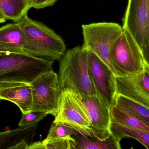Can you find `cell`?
Wrapping results in <instances>:
<instances>
[{"label":"cell","mask_w":149,"mask_h":149,"mask_svg":"<svg viewBox=\"0 0 149 149\" xmlns=\"http://www.w3.org/2000/svg\"><path fill=\"white\" fill-rule=\"evenodd\" d=\"M82 29L83 49L95 54L115 74L110 63L109 53L123 31L122 26L117 23L103 22L83 24Z\"/></svg>","instance_id":"5b68a950"},{"label":"cell","mask_w":149,"mask_h":149,"mask_svg":"<svg viewBox=\"0 0 149 149\" xmlns=\"http://www.w3.org/2000/svg\"><path fill=\"white\" fill-rule=\"evenodd\" d=\"M2 100L15 104L22 114L31 112L32 96L30 84L14 82L0 83V100Z\"/></svg>","instance_id":"7c38bea8"},{"label":"cell","mask_w":149,"mask_h":149,"mask_svg":"<svg viewBox=\"0 0 149 149\" xmlns=\"http://www.w3.org/2000/svg\"><path fill=\"white\" fill-rule=\"evenodd\" d=\"M26 149H46L43 142L38 141L28 144Z\"/></svg>","instance_id":"cb8c5ba5"},{"label":"cell","mask_w":149,"mask_h":149,"mask_svg":"<svg viewBox=\"0 0 149 149\" xmlns=\"http://www.w3.org/2000/svg\"><path fill=\"white\" fill-rule=\"evenodd\" d=\"M38 123L24 128L0 132V149H7L21 142L31 143L36 133Z\"/></svg>","instance_id":"5bb4252c"},{"label":"cell","mask_w":149,"mask_h":149,"mask_svg":"<svg viewBox=\"0 0 149 149\" xmlns=\"http://www.w3.org/2000/svg\"><path fill=\"white\" fill-rule=\"evenodd\" d=\"M116 95H120L149 107V69L140 74L115 76Z\"/></svg>","instance_id":"8fae6325"},{"label":"cell","mask_w":149,"mask_h":149,"mask_svg":"<svg viewBox=\"0 0 149 149\" xmlns=\"http://www.w3.org/2000/svg\"><path fill=\"white\" fill-rule=\"evenodd\" d=\"M17 23L23 33V50L26 55L54 61L61 59L66 46L63 38L54 31L27 15Z\"/></svg>","instance_id":"6da1fadb"},{"label":"cell","mask_w":149,"mask_h":149,"mask_svg":"<svg viewBox=\"0 0 149 149\" xmlns=\"http://www.w3.org/2000/svg\"><path fill=\"white\" fill-rule=\"evenodd\" d=\"M109 59L116 76L136 75L149 69L139 46L124 30L110 50Z\"/></svg>","instance_id":"277c9868"},{"label":"cell","mask_w":149,"mask_h":149,"mask_svg":"<svg viewBox=\"0 0 149 149\" xmlns=\"http://www.w3.org/2000/svg\"><path fill=\"white\" fill-rule=\"evenodd\" d=\"M87 71L89 79L98 94L111 107L116 96L115 76L113 71L99 57L87 51Z\"/></svg>","instance_id":"9c48e42d"},{"label":"cell","mask_w":149,"mask_h":149,"mask_svg":"<svg viewBox=\"0 0 149 149\" xmlns=\"http://www.w3.org/2000/svg\"><path fill=\"white\" fill-rule=\"evenodd\" d=\"M54 62L25 54H0V83L30 84L42 73L52 70Z\"/></svg>","instance_id":"3957f363"},{"label":"cell","mask_w":149,"mask_h":149,"mask_svg":"<svg viewBox=\"0 0 149 149\" xmlns=\"http://www.w3.org/2000/svg\"><path fill=\"white\" fill-rule=\"evenodd\" d=\"M6 20H7V19L5 18V17L0 12V24L5 22Z\"/></svg>","instance_id":"4316f807"},{"label":"cell","mask_w":149,"mask_h":149,"mask_svg":"<svg viewBox=\"0 0 149 149\" xmlns=\"http://www.w3.org/2000/svg\"><path fill=\"white\" fill-rule=\"evenodd\" d=\"M29 144V143L25 141H23L16 145L11 146L7 149H26L27 145Z\"/></svg>","instance_id":"484cf974"},{"label":"cell","mask_w":149,"mask_h":149,"mask_svg":"<svg viewBox=\"0 0 149 149\" xmlns=\"http://www.w3.org/2000/svg\"><path fill=\"white\" fill-rule=\"evenodd\" d=\"M79 99L91 123L93 137L100 141L106 140L111 134V107L98 94Z\"/></svg>","instance_id":"30bf717a"},{"label":"cell","mask_w":149,"mask_h":149,"mask_svg":"<svg viewBox=\"0 0 149 149\" xmlns=\"http://www.w3.org/2000/svg\"><path fill=\"white\" fill-rule=\"evenodd\" d=\"M122 28L132 37L149 63V0H128Z\"/></svg>","instance_id":"52a82bcc"},{"label":"cell","mask_w":149,"mask_h":149,"mask_svg":"<svg viewBox=\"0 0 149 149\" xmlns=\"http://www.w3.org/2000/svg\"><path fill=\"white\" fill-rule=\"evenodd\" d=\"M120 142L111 134L104 141L90 140L82 136L78 143L80 149H122Z\"/></svg>","instance_id":"d6986e66"},{"label":"cell","mask_w":149,"mask_h":149,"mask_svg":"<svg viewBox=\"0 0 149 149\" xmlns=\"http://www.w3.org/2000/svg\"><path fill=\"white\" fill-rule=\"evenodd\" d=\"M68 138L58 139L43 143L46 149H68Z\"/></svg>","instance_id":"7402d4cb"},{"label":"cell","mask_w":149,"mask_h":149,"mask_svg":"<svg viewBox=\"0 0 149 149\" xmlns=\"http://www.w3.org/2000/svg\"><path fill=\"white\" fill-rule=\"evenodd\" d=\"M87 51L82 46L70 49L59 60V80L62 91L69 90L79 98L97 94L87 71Z\"/></svg>","instance_id":"7a4b0ae2"},{"label":"cell","mask_w":149,"mask_h":149,"mask_svg":"<svg viewBox=\"0 0 149 149\" xmlns=\"http://www.w3.org/2000/svg\"><path fill=\"white\" fill-rule=\"evenodd\" d=\"M110 131L111 134L120 141L123 138H133L141 143L146 148L149 149V132L112 122L110 124Z\"/></svg>","instance_id":"e0dca14e"},{"label":"cell","mask_w":149,"mask_h":149,"mask_svg":"<svg viewBox=\"0 0 149 149\" xmlns=\"http://www.w3.org/2000/svg\"><path fill=\"white\" fill-rule=\"evenodd\" d=\"M31 111L43 112L56 117L59 110L62 91L58 75L53 70L43 72L30 84Z\"/></svg>","instance_id":"8992f818"},{"label":"cell","mask_w":149,"mask_h":149,"mask_svg":"<svg viewBox=\"0 0 149 149\" xmlns=\"http://www.w3.org/2000/svg\"><path fill=\"white\" fill-rule=\"evenodd\" d=\"M80 134L78 130L64 123L53 122L46 138L43 141L46 143L50 141L71 137L73 135Z\"/></svg>","instance_id":"ffe728a7"},{"label":"cell","mask_w":149,"mask_h":149,"mask_svg":"<svg viewBox=\"0 0 149 149\" xmlns=\"http://www.w3.org/2000/svg\"><path fill=\"white\" fill-rule=\"evenodd\" d=\"M23 46V33L18 23L0 28V54H25Z\"/></svg>","instance_id":"4fadbf2b"},{"label":"cell","mask_w":149,"mask_h":149,"mask_svg":"<svg viewBox=\"0 0 149 149\" xmlns=\"http://www.w3.org/2000/svg\"><path fill=\"white\" fill-rule=\"evenodd\" d=\"M54 122L71 125L85 137H93L91 124L78 96L72 91H63L59 110Z\"/></svg>","instance_id":"ba28073f"},{"label":"cell","mask_w":149,"mask_h":149,"mask_svg":"<svg viewBox=\"0 0 149 149\" xmlns=\"http://www.w3.org/2000/svg\"><path fill=\"white\" fill-rule=\"evenodd\" d=\"M68 149H80L78 143L72 137L68 138Z\"/></svg>","instance_id":"d4e9b609"},{"label":"cell","mask_w":149,"mask_h":149,"mask_svg":"<svg viewBox=\"0 0 149 149\" xmlns=\"http://www.w3.org/2000/svg\"><path fill=\"white\" fill-rule=\"evenodd\" d=\"M31 8L29 0H0V12L7 20L17 22Z\"/></svg>","instance_id":"9a60e30c"},{"label":"cell","mask_w":149,"mask_h":149,"mask_svg":"<svg viewBox=\"0 0 149 149\" xmlns=\"http://www.w3.org/2000/svg\"><path fill=\"white\" fill-rule=\"evenodd\" d=\"M134 149V148H133V147H132V148H130V149Z\"/></svg>","instance_id":"83f0119b"},{"label":"cell","mask_w":149,"mask_h":149,"mask_svg":"<svg viewBox=\"0 0 149 149\" xmlns=\"http://www.w3.org/2000/svg\"><path fill=\"white\" fill-rule=\"evenodd\" d=\"M114 105L122 109L149 125V107L120 95H116Z\"/></svg>","instance_id":"ac0fdd59"},{"label":"cell","mask_w":149,"mask_h":149,"mask_svg":"<svg viewBox=\"0 0 149 149\" xmlns=\"http://www.w3.org/2000/svg\"><path fill=\"white\" fill-rule=\"evenodd\" d=\"M110 118L112 122L149 132V125L116 105L111 107Z\"/></svg>","instance_id":"2e32d148"},{"label":"cell","mask_w":149,"mask_h":149,"mask_svg":"<svg viewBox=\"0 0 149 149\" xmlns=\"http://www.w3.org/2000/svg\"><path fill=\"white\" fill-rule=\"evenodd\" d=\"M58 0H29L31 7L40 9L52 6Z\"/></svg>","instance_id":"603a6c76"},{"label":"cell","mask_w":149,"mask_h":149,"mask_svg":"<svg viewBox=\"0 0 149 149\" xmlns=\"http://www.w3.org/2000/svg\"><path fill=\"white\" fill-rule=\"evenodd\" d=\"M43 112L31 111L27 113L22 114L18 123L19 127L24 128L38 123L47 116Z\"/></svg>","instance_id":"44dd1931"}]
</instances>
